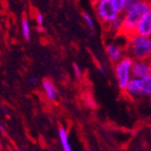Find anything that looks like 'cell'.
Masks as SVG:
<instances>
[{
	"mask_svg": "<svg viewBox=\"0 0 151 151\" xmlns=\"http://www.w3.org/2000/svg\"><path fill=\"white\" fill-rule=\"evenodd\" d=\"M133 60L130 57H125L119 60L116 65L115 75L117 78L119 87L121 89H126L129 81L131 79V68H132Z\"/></svg>",
	"mask_w": 151,
	"mask_h": 151,
	"instance_id": "cell-4",
	"label": "cell"
},
{
	"mask_svg": "<svg viewBox=\"0 0 151 151\" xmlns=\"http://www.w3.org/2000/svg\"><path fill=\"white\" fill-rule=\"evenodd\" d=\"M112 2H113V4H114V6H115L116 10L119 11V12L122 14L126 0H112Z\"/></svg>",
	"mask_w": 151,
	"mask_h": 151,
	"instance_id": "cell-16",
	"label": "cell"
},
{
	"mask_svg": "<svg viewBox=\"0 0 151 151\" xmlns=\"http://www.w3.org/2000/svg\"><path fill=\"white\" fill-rule=\"evenodd\" d=\"M58 134H59V139H60L63 151H73L72 148H71L70 142H69V136L67 130L65 128H63V127H60V128L58 129Z\"/></svg>",
	"mask_w": 151,
	"mask_h": 151,
	"instance_id": "cell-10",
	"label": "cell"
},
{
	"mask_svg": "<svg viewBox=\"0 0 151 151\" xmlns=\"http://www.w3.org/2000/svg\"><path fill=\"white\" fill-rule=\"evenodd\" d=\"M83 20L86 21L87 25H88L89 28H90V29H94V21H93V19H92V17L89 15L88 13H83Z\"/></svg>",
	"mask_w": 151,
	"mask_h": 151,
	"instance_id": "cell-15",
	"label": "cell"
},
{
	"mask_svg": "<svg viewBox=\"0 0 151 151\" xmlns=\"http://www.w3.org/2000/svg\"><path fill=\"white\" fill-rule=\"evenodd\" d=\"M126 90L130 95L137 96L142 95V81L141 78H132L130 79L126 87Z\"/></svg>",
	"mask_w": 151,
	"mask_h": 151,
	"instance_id": "cell-7",
	"label": "cell"
},
{
	"mask_svg": "<svg viewBox=\"0 0 151 151\" xmlns=\"http://www.w3.org/2000/svg\"><path fill=\"white\" fill-rule=\"evenodd\" d=\"M35 19H36V22H37L38 25H42L43 24V16L41 15L40 13H37V14H36Z\"/></svg>",
	"mask_w": 151,
	"mask_h": 151,
	"instance_id": "cell-18",
	"label": "cell"
},
{
	"mask_svg": "<svg viewBox=\"0 0 151 151\" xmlns=\"http://www.w3.org/2000/svg\"><path fill=\"white\" fill-rule=\"evenodd\" d=\"M131 74L135 78H144L151 75V65L143 60H136L132 63Z\"/></svg>",
	"mask_w": 151,
	"mask_h": 151,
	"instance_id": "cell-5",
	"label": "cell"
},
{
	"mask_svg": "<svg viewBox=\"0 0 151 151\" xmlns=\"http://www.w3.org/2000/svg\"><path fill=\"white\" fill-rule=\"evenodd\" d=\"M99 71H101V73H105V70H104L103 68H99Z\"/></svg>",
	"mask_w": 151,
	"mask_h": 151,
	"instance_id": "cell-22",
	"label": "cell"
},
{
	"mask_svg": "<svg viewBox=\"0 0 151 151\" xmlns=\"http://www.w3.org/2000/svg\"><path fill=\"white\" fill-rule=\"evenodd\" d=\"M42 88H43L45 95H47V97H48L50 101H55L56 98H57V90H56L54 83L51 81L45 79V81H42Z\"/></svg>",
	"mask_w": 151,
	"mask_h": 151,
	"instance_id": "cell-8",
	"label": "cell"
},
{
	"mask_svg": "<svg viewBox=\"0 0 151 151\" xmlns=\"http://www.w3.org/2000/svg\"><path fill=\"white\" fill-rule=\"evenodd\" d=\"M122 23H123V18L119 15V17H116L115 19L111 20L110 22H108L107 24L109 25L111 31H114V32H117V31H121L122 28Z\"/></svg>",
	"mask_w": 151,
	"mask_h": 151,
	"instance_id": "cell-13",
	"label": "cell"
},
{
	"mask_svg": "<svg viewBox=\"0 0 151 151\" xmlns=\"http://www.w3.org/2000/svg\"><path fill=\"white\" fill-rule=\"evenodd\" d=\"M0 131H2V132H4V128H3L2 124H1V122H0Z\"/></svg>",
	"mask_w": 151,
	"mask_h": 151,
	"instance_id": "cell-20",
	"label": "cell"
},
{
	"mask_svg": "<svg viewBox=\"0 0 151 151\" xmlns=\"http://www.w3.org/2000/svg\"><path fill=\"white\" fill-rule=\"evenodd\" d=\"M142 95H151V75L141 78Z\"/></svg>",
	"mask_w": 151,
	"mask_h": 151,
	"instance_id": "cell-12",
	"label": "cell"
},
{
	"mask_svg": "<svg viewBox=\"0 0 151 151\" xmlns=\"http://www.w3.org/2000/svg\"><path fill=\"white\" fill-rule=\"evenodd\" d=\"M98 1H99V0H91V2L93 3V4H95V3L98 2Z\"/></svg>",
	"mask_w": 151,
	"mask_h": 151,
	"instance_id": "cell-21",
	"label": "cell"
},
{
	"mask_svg": "<svg viewBox=\"0 0 151 151\" xmlns=\"http://www.w3.org/2000/svg\"><path fill=\"white\" fill-rule=\"evenodd\" d=\"M141 0H126V2H125V5H124V9H123V14H126L127 12H129L130 10L135 6L137 3L139 2Z\"/></svg>",
	"mask_w": 151,
	"mask_h": 151,
	"instance_id": "cell-14",
	"label": "cell"
},
{
	"mask_svg": "<svg viewBox=\"0 0 151 151\" xmlns=\"http://www.w3.org/2000/svg\"><path fill=\"white\" fill-rule=\"evenodd\" d=\"M38 81L37 77H35V76H31L30 78H29V83H32V85H34V83H36Z\"/></svg>",
	"mask_w": 151,
	"mask_h": 151,
	"instance_id": "cell-19",
	"label": "cell"
},
{
	"mask_svg": "<svg viewBox=\"0 0 151 151\" xmlns=\"http://www.w3.org/2000/svg\"><path fill=\"white\" fill-rule=\"evenodd\" d=\"M95 12L98 18L105 23L110 22L121 15V13L114 6L112 0H99L95 3Z\"/></svg>",
	"mask_w": 151,
	"mask_h": 151,
	"instance_id": "cell-3",
	"label": "cell"
},
{
	"mask_svg": "<svg viewBox=\"0 0 151 151\" xmlns=\"http://www.w3.org/2000/svg\"><path fill=\"white\" fill-rule=\"evenodd\" d=\"M129 49L134 58L144 60L151 55V38L149 36L133 34L131 37Z\"/></svg>",
	"mask_w": 151,
	"mask_h": 151,
	"instance_id": "cell-2",
	"label": "cell"
},
{
	"mask_svg": "<svg viewBox=\"0 0 151 151\" xmlns=\"http://www.w3.org/2000/svg\"><path fill=\"white\" fill-rule=\"evenodd\" d=\"M1 148H2V146H1V143H0V150H1Z\"/></svg>",
	"mask_w": 151,
	"mask_h": 151,
	"instance_id": "cell-24",
	"label": "cell"
},
{
	"mask_svg": "<svg viewBox=\"0 0 151 151\" xmlns=\"http://www.w3.org/2000/svg\"><path fill=\"white\" fill-rule=\"evenodd\" d=\"M21 34L27 41L31 40V25L28 17L25 15H23L21 18Z\"/></svg>",
	"mask_w": 151,
	"mask_h": 151,
	"instance_id": "cell-11",
	"label": "cell"
},
{
	"mask_svg": "<svg viewBox=\"0 0 151 151\" xmlns=\"http://www.w3.org/2000/svg\"><path fill=\"white\" fill-rule=\"evenodd\" d=\"M135 34L143 36H151V9L145 14L139 25L136 27Z\"/></svg>",
	"mask_w": 151,
	"mask_h": 151,
	"instance_id": "cell-6",
	"label": "cell"
},
{
	"mask_svg": "<svg viewBox=\"0 0 151 151\" xmlns=\"http://www.w3.org/2000/svg\"><path fill=\"white\" fill-rule=\"evenodd\" d=\"M73 70H74V73H75V76L79 77L81 75V69L77 63H73Z\"/></svg>",
	"mask_w": 151,
	"mask_h": 151,
	"instance_id": "cell-17",
	"label": "cell"
},
{
	"mask_svg": "<svg viewBox=\"0 0 151 151\" xmlns=\"http://www.w3.org/2000/svg\"><path fill=\"white\" fill-rule=\"evenodd\" d=\"M106 53L112 61H119L122 59V50L115 45H108L106 47Z\"/></svg>",
	"mask_w": 151,
	"mask_h": 151,
	"instance_id": "cell-9",
	"label": "cell"
},
{
	"mask_svg": "<svg viewBox=\"0 0 151 151\" xmlns=\"http://www.w3.org/2000/svg\"><path fill=\"white\" fill-rule=\"evenodd\" d=\"M15 151H23V150H21V149H17V150H15Z\"/></svg>",
	"mask_w": 151,
	"mask_h": 151,
	"instance_id": "cell-23",
	"label": "cell"
},
{
	"mask_svg": "<svg viewBox=\"0 0 151 151\" xmlns=\"http://www.w3.org/2000/svg\"><path fill=\"white\" fill-rule=\"evenodd\" d=\"M151 9V1L149 0H141L132 10L124 14L123 23H122L121 31L127 35L135 34L136 27L139 25L142 18L145 16L147 12Z\"/></svg>",
	"mask_w": 151,
	"mask_h": 151,
	"instance_id": "cell-1",
	"label": "cell"
}]
</instances>
